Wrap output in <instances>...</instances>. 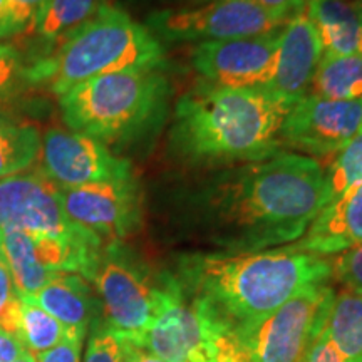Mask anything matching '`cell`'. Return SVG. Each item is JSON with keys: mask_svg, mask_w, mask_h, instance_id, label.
<instances>
[{"mask_svg": "<svg viewBox=\"0 0 362 362\" xmlns=\"http://www.w3.org/2000/svg\"><path fill=\"white\" fill-rule=\"evenodd\" d=\"M324 206V166L285 149L218 171L189 198L194 226L220 253L296 243Z\"/></svg>", "mask_w": 362, "mask_h": 362, "instance_id": "1", "label": "cell"}, {"mask_svg": "<svg viewBox=\"0 0 362 362\" xmlns=\"http://www.w3.org/2000/svg\"><path fill=\"white\" fill-rule=\"evenodd\" d=\"M332 277L325 257L291 245L248 253H193L180 260V284L238 336L310 285Z\"/></svg>", "mask_w": 362, "mask_h": 362, "instance_id": "2", "label": "cell"}, {"mask_svg": "<svg viewBox=\"0 0 362 362\" xmlns=\"http://www.w3.org/2000/svg\"><path fill=\"white\" fill-rule=\"evenodd\" d=\"M293 104L265 88L202 84L180 99L171 144L193 165L235 166L284 151L282 124Z\"/></svg>", "mask_w": 362, "mask_h": 362, "instance_id": "3", "label": "cell"}, {"mask_svg": "<svg viewBox=\"0 0 362 362\" xmlns=\"http://www.w3.org/2000/svg\"><path fill=\"white\" fill-rule=\"evenodd\" d=\"M165 51L155 34L121 8L104 6L51 52L33 59L30 86L62 96L99 76L128 69H160Z\"/></svg>", "mask_w": 362, "mask_h": 362, "instance_id": "4", "label": "cell"}, {"mask_svg": "<svg viewBox=\"0 0 362 362\" xmlns=\"http://www.w3.org/2000/svg\"><path fill=\"white\" fill-rule=\"evenodd\" d=\"M168 83L158 69H128L89 79L59 96L62 121L103 144L138 139L165 112Z\"/></svg>", "mask_w": 362, "mask_h": 362, "instance_id": "5", "label": "cell"}, {"mask_svg": "<svg viewBox=\"0 0 362 362\" xmlns=\"http://www.w3.org/2000/svg\"><path fill=\"white\" fill-rule=\"evenodd\" d=\"M90 282L104 324L121 339L141 344L160 309L161 279L153 280L119 243H106Z\"/></svg>", "mask_w": 362, "mask_h": 362, "instance_id": "6", "label": "cell"}, {"mask_svg": "<svg viewBox=\"0 0 362 362\" xmlns=\"http://www.w3.org/2000/svg\"><path fill=\"white\" fill-rule=\"evenodd\" d=\"M336 296L330 285L304 288L272 312L242 337L250 362H302L322 332L329 307Z\"/></svg>", "mask_w": 362, "mask_h": 362, "instance_id": "7", "label": "cell"}, {"mask_svg": "<svg viewBox=\"0 0 362 362\" xmlns=\"http://www.w3.org/2000/svg\"><path fill=\"white\" fill-rule=\"evenodd\" d=\"M287 22L248 0H208L200 7L155 12L148 24L168 40L211 42L279 33Z\"/></svg>", "mask_w": 362, "mask_h": 362, "instance_id": "8", "label": "cell"}, {"mask_svg": "<svg viewBox=\"0 0 362 362\" xmlns=\"http://www.w3.org/2000/svg\"><path fill=\"white\" fill-rule=\"evenodd\" d=\"M215 317L173 275L161 277L160 309L139 346L168 362H206Z\"/></svg>", "mask_w": 362, "mask_h": 362, "instance_id": "9", "label": "cell"}, {"mask_svg": "<svg viewBox=\"0 0 362 362\" xmlns=\"http://www.w3.org/2000/svg\"><path fill=\"white\" fill-rule=\"evenodd\" d=\"M0 230H21L29 235L66 240L96 237L66 215L61 188L42 171L0 180Z\"/></svg>", "mask_w": 362, "mask_h": 362, "instance_id": "10", "label": "cell"}, {"mask_svg": "<svg viewBox=\"0 0 362 362\" xmlns=\"http://www.w3.org/2000/svg\"><path fill=\"white\" fill-rule=\"evenodd\" d=\"M362 131V99L334 101L307 94L293 104L282 124L284 148L298 155L334 156Z\"/></svg>", "mask_w": 362, "mask_h": 362, "instance_id": "11", "label": "cell"}, {"mask_svg": "<svg viewBox=\"0 0 362 362\" xmlns=\"http://www.w3.org/2000/svg\"><path fill=\"white\" fill-rule=\"evenodd\" d=\"M40 160V171L61 189L134 176L129 161L112 155L106 144L57 126L42 136Z\"/></svg>", "mask_w": 362, "mask_h": 362, "instance_id": "12", "label": "cell"}, {"mask_svg": "<svg viewBox=\"0 0 362 362\" xmlns=\"http://www.w3.org/2000/svg\"><path fill=\"white\" fill-rule=\"evenodd\" d=\"M66 215L104 243H119L141 223V192L134 176L61 189Z\"/></svg>", "mask_w": 362, "mask_h": 362, "instance_id": "13", "label": "cell"}, {"mask_svg": "<svg viewBox=\"0 0 362 362\" xmlns=\"http://www.w3.org/2000/svg\"><path fill=\"white\" fill-rule=\"evenodd\" d=\"M279 33L198 42L192 64L208 84L223 88H265L277 57Z\"/></svg>", "mask_w": 362, "mask_h": 362, "instance_id": "14", "label": "cell"}, {"mask_svg": "<svg viewBox=\"0 0 362 362\" xmlns=\"http://www.w3.org/2000/svg\"><path fill=\"white\" fill-rule=\"evenodd\" d=\"M320 57L322 44L304 8L280 30L274 72L265 89L284 101L296 104L309 94Z\"/></svg>", "mask_w": 362, "mask_h": 362, "instance_id": "15", "label": "cell"}, {"mask_svg": "<svg viewBox=\"0 0 362 362\" xmlns=\"http://www.w3.org/2000/svg\"><path fill=\"white\" fill-rule=\"evenodd\" d=\"M292 245L320 257L362 245V183L327 203L304 237Z\"/></svg>", "mask_w": 362, "mask_h": 362, "instance_id": "16", "label": "cell"}, {"mask_svg": "<svg viewBox=\"0 0 362 362\" xmlns=\"http://www.w3.org/2000/svg\"><path fill=\"white\" fill-rule=\"evenodd\" d=\"M64 325L72 337L84 339L101 310L88 280L78 274H59L33 297H27Z\"/></svg>", "mask_w": 362, "mask_h": 362, "instance_id": "17", "label": "cell"}, {"mask_svg": "<svg viewBox=\"0 0 362 362\" xmlns=\"http://www.w3.org/2000/svg\"><path fill=\"white\" fill-rule=\"evenodd\" d=\"M305 12L322 44V54L359 52L361 29L354 0H307Z\"/></svg>", "mask_w": 362, "mask_h": 362, "instance_id": "18", "label": "cell"}, {"mask_svg": "<svg viewBox=\"0 0 362 362\" xmlns=\"http://www.w3.org/2000/svg\"><path fill=\"white\" fill-rule=\"evenodd\" d=\"M104 6L106 0H47L39 11L33 29L39 45L45 47L40 56L51 52L74 30L93 19Z\"/></svg>", "mask_w": 362, "mask_h": 362, "instance_id": "19", "label": "cell"}, {"mask_svg": "<svg viewBox=\"0 0 362 362\" xmlns=\"http://www.w3.org/2000/svg\"><path fill=\"white\" fill-rule=\"evenodd\" d=\"M0 260L19 297H33L59 274L42 269L34 255L33 237L21 230H0Z\"/></svg>", "mask_w": 362, "mask_h": 362, "instance_id": "20", "label": "cell"}, {"mask_svg": "<svg viewBox=\"0 0 362 362\" xmlns=\"http://www.w3.org/2000/svg\"><path fill=\"white\" fill-rule=\"evenodd\" d=\"M324 332L344 362H362V296L351 291L336 293Z\"/></svg>", "mask_w": 362, "mask_h": 362, "instance_id": "21", "label": "cell"}, {"mask_svg": "<svg viewBox=\"0 0 362 362\" xmlns=\"http://www.w3.org/2000/svg\"><path fill=\"white\" fill-rule=\"evenodd\" d=\"M309 94L334 101L362 99V54H322L312 79Z\"/></svg>", "mask_w": 362, "mask_h": 362, "instance_id": "22", "label": "cell"}, {"mask_svg": "<svg viewBox=\"0 0 362 362\" xmlns=\"http://www.w3.org/2000/svg\"><path fill=\"white\" fill-rule=\"evenodd\" d=\"M40 144L42 139L35 126L0 117V180L34 166L40 156Z\"/></svg>", "mask_w": 362, "mask_h": 362, "instance_id": "23", "label": "cell"}, {"mask_svg": "<svg viewBox=\"0 0 362 362\" xmlns=\"http://www.w3.org/2000/svg\"><path fill=\"white\" fill-rule=\"evenodd\" d=\"M22 324L21 341L33 354L51 351L66 337H69L64 325L45 312L42 307L27 297H21Z\"/></svg>", "mask_w": 362, "mask_h": 362, "instance_id": "24", "label": "cell"}, {"mask_svg": "<svg viewBox=\"0 0 362 362\" xmlns=\"http://www.w3.org/2000/svg\"><path fill=\"white\" fill-rule=\"evenodd\" d=\"M362 183V131L324 168L325 205Z\"/></svg>", "mask_w": 362, "mask_h": 362, "instance_id": "25", "label": "cell"}, {"mask_svg": "<svg viewBox=\"0 0 362 362\" xmlns=\"http://www.w3.org/2000/svg\"><path fill=\"white\" fill-rule=\"evenodd\" d=\"M30 59L13 44L0 42V103H8L33 89Z\"/></svg>", "mask_w": 362, "mask_h": 362, "instance_id": "26", "label": "cell"}, {"mask_svg": "<svg viewBox=\"0 0 362 362\" xmlns=\"http://www.w3.org/2000/svg\"><path fill=\"white\" fill-rule=\"evenodd\" d=\"M206 362H250V356L235 330L216 322L208 341Z\"/></svg>", "mask_w": 362, "mask_h": 362, "instance_id": "27", "label": "cell"}, {"mask_svg": "<svg viewBox=\"0 0 362 362\" xmlns=\"http://www.w3.org/2000/svg\"><path fill=\"white\" fill-rule=\"evenodd\" d=\"M83 362H124L123 342L104 322H96L90 327V336Z\"/></svg>", "mask_w": 362, "mask_h": 362, "instance_id": "28", "label": "cell"}, {"mask_svg": "<svg viewBox=\"0 0 362 362\" xmlns=\"http://www.w3.org/2000/svg\"><path fill=\"white\" fill-rule=\"evenodd\" d=\"M22 307L7 269L0 265V329L21 339Z\"/></svg>", "mask_w": 362, "mask_h": 362, "instance_id": "29", "label": "cell"}, {"mask_svg": "<svg viewBox=\"0 0 362 362\" xmlns=\"http://www.w3.org/2000/svg\"><path fill=\"white\" fill-rule=\"evenodd\" d=\"M330 264L332 275L346 287V291L362 296V245L339 253Z\"/></svg>", "mask_w": 362, "mask_h": 362, "instance_id": "30", "label": "cell"}, {"mask_svg": "<svg viewBox=\"0 0 362 362\" xmlns=\"http://www.w3.org/2000/svg\"><path fill=\"white\" fill-rule=\"evenodd\" d=\"M47 0H6L13 37L33 34L35 19Z\"/></svg>", "mask_w": 362, "mask_h": 362, "instance_id": "31", "label": "cell"}, {"mask_svg": "<svg viewBox=\"0 0 362 362\" xmlns=\"http://www.w3.org/2000/svg\"><path fill=\"white\" fill-rule=\"evenodd\" d=\"M84 339L66 337L61 344L52 347L51 351L35 356L37 362H81V347Z\"/></svg>", "mask_w": 362, "mask_h": 362, "instance_id": "32", "label": "cell"}, {"mask_svg": "<svg viewBox=\"0 0 362 362\" xmlns=\"http://www.w3.org/2000/svg\"><path fill=\"white\" fill-rule=\"evenodd\" d=\"M248 2L262 7L272 16L280 17L284 21H291L293 16L304 11L307 0H248Z\"/></svg>", "mask_w": 362, "mask_h": 362, "instance_id": "33", "label": "cell"}, {"mask_svg": "<svg viewBox=\"0 0 362 362\" xmlns=\"http://www.w3.org/2000/svg\"><path fill=\"white\" fill-rule=\"evenodd\" d=\"M302 362H344V359L322 329V332L314 339Z\"/></svg>", "mask_w": 362, "mask_h": 362, "instance_id": "34", "label": "cell"}, {"mask_svg": "<svg viewBox=\"0 0 362 362\" xmlns=\"http://www.w3.org/2000/svg\"><path fill=\"white\" fill-rule=\"evenodd\" d=\"M27 352L24 342L17 336L0 329V362H13Z\"/></svg>", "mask_w": 362, "mask_h": 362, "instance_id": "35", "label": "cell"}, {"mask_svg": "<svg viewBox=\"0 0 362 362\" xmlns=\"http://www.w3.org/2000/svg\"><path fill=\"white\" fill-rule=\"evenodd\" d=\"M121 342H123L124 362H168L161 359L160 356L153 354L146 347L139 346V344L126 341V339H121Z\"/></svg>", "mask_w": 362, "mask_h": 362, "instance_id": "36", "label": "cell"}, {"mask_svg": "<svg viewBox=\"0 0 362 362\" xmlns=\"http://www.w3.org/2000/svg\"><path fill=\"white\" fill-rule=\"evenodd\" d=\"M13 37L11 22H8V13H7V4L6 0H0V40L2 39H11Z\"/></svg>", "mask_w": 362, "mask_h": 362, "instance_id": "37", "label": "cell"}, {"mask_svg": "<svg viewBox=\"0 0 362 362\" xmlns=\"http://www.w3.org/2000/svg\"><path fill=\"white\" fill-rule=\"evenodd\" d=\"M354 6H356L357 16H359V29H361V34H359V52L362 54V0H354Z\"/></svg>", "mask_w": 362, "mask_h": 362, "instance_id": "38", "label": "cell"}, {"mask_svg": "<svg viewBox=\"0 0 362 362\" xmlns=\"http://www.w3.org/2000/svg\"><path fill=\"white\" fill-rule=\"evenodd\" d=\"M13 362H37V361H35V356L33 354V352L27 351V352H24V354L19 357V359L13 361Z\"/></svg>", "mask_w": 362, "mask_h": 362, "instance_id": "39", "label": "cell"}, {"mask_svg": "<svg viewBox=\"0 0 362 362\" xmlns=\"http://www.w3.org/2000/svg\"><path fill=\"white\" fill-rule=\"evenodd\" d=\"M0 265H4V264H2V260H0Z\"/></svg>", "mask_w": 362, "mask_h": 362, "instance_id": "40", "label": "cell"}, {"mask_svg": "<svg viewBox=\"0 0 362 362\" xmlns=\"http://www.w3.org/2000/svg\"><path fill=\"white\" fill-rule=\"evenodd\" d=\"M0 117H2V116H0Z\"/></svg>", "mask_w": 362, "mask_h": 362, "instance_id": "41", "label": "cell"}]
</instances>
